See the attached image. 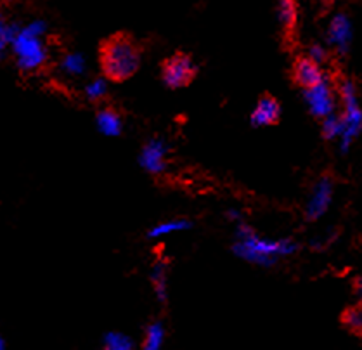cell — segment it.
<instances>
[{
	"label": "cell",
	"mask_w": 362,
	"mask_h": 350,
	"mask_svg": "<svg viewBox=\"0 0 362 350\" xmlns=\"http://www.w3.org/2000/svg\"><path fill=\"white\" fill-rule=\"evenodd\" d=\"M104 350H134V344L127 334L110 333L104 340Z\"/></svg>",
	"instance_id": "18"
},
{
	"label": "cell",
	"mask_w": 362,
	"mask_h": 350,
	"mask_svg": "<svg viewBox=\"0 0 362 350\" xmlns=\"http://www.w3.org/2000/svg\"><path fill=\"white\" fill-rule=\"evenodd\" d=\"M191 228V224L187 221H170V222H163V224L156 226L149 231V238H160L165 236V234L175 233V231H182Z\"/></svg>",
	"instance_id": "19"
},
{
	"label": "cell",
	"mask_w": 362,
	"mask_h": 350,
	"mask_svg": "<svg viewBox=\"0 0 362 350\" xmlns=\"http://www.w3.org/2000/svg\"><path fill=\"white\" fill-rule=\"evenodd\" d=\"M338 95L344 105V113H341V122H344V134L340 137V151L346 155L352 148L354 141L362 134V107L357 98L356 83L346 76H340L334 83Z\"/></svg>",
	"instance_id": "4"
},
{
	"label": "cell",
	"mask_w": 362,
	"mask_h": 350,
	"mask_svg": "<svg viewBox=\"0 0 362 350\" xmlns=\"http://www.w3.org/2000/svg\"><path fill=\"white\" fill-rule=\"evenodd\" d=\"M165 340V329L160 322H153L146 332L144 350H161Z\"/></svg>",
	"instance_id": "17"
},
{
	"label": "cell",
	"mask_w": 362,
	"mask_h": 350,
	"mask_svg": "<svg viewBox=\"0 0 362 350\" xmlns=\"http://www.w3.org/2000/svg\"><path fill=\"white\" fill-rule=\"evenodd\" d=\"M198 75V66L187 52H175L161 64V78L168 88L187 87Z\"/></svg>",
	"instance_id": "5"
},
{
	"label": "cell",
	"mask_w": 362,
	"mask_h": 350,
	"mask_svg": "<svg viewBox=\"0 0 362 350\" xmlns=\"http://www.w3.org/2000/svg\"><path fill=\"white\" fill-rule=\"evenodd\" d=\"M63 68L68 73L78 75V73H82L83 68H86V63H83V59L80 54H68L63 61Z\"/></svg>",
	"instance_id": "20"
},
{
	"label": "cell",
	"mask_w": 362,
	"mask_h": 350,
	"mask_svg": "<svg viewBox=\"0 0 362 350\" xmlns=\"http://www.w3.org/2000/svg\"><path fill=\"white\" fill-rule=\"evenodd\" d=\"M291 76L293 82L303 91L317 86L319 82L325 80V71L321 70L319 64H315L309 56H298L293 61V68H291Z\"/></svg>",
	"instance_id": "10"
},
{
	"label": "cell",
	"mask_w": 362,
	"mask_h": 350,
	"mask_svg": "<svg viewBox=\"0 0 362 350\" xmlns=\"http://www.w3.org/2000/svg\"><path fill=\"white\" fill-rule=\"evenodd\" d=\"M168 146L161 139H153L144 146L141 153V165L151 174H161L167 168Z\"/></svg>",
	"instance_id": "11"
},
{
	"label": "cell",
	"mask_w": 362,
	"mask_h": 350,
	"mask_svg": "<svg viewBox=\"0 0 362 350\" xmlns=\"http://www.w3.org/2000/svg\"><path fill=\"white\" fill-rule=\"evenodd\" d=\"M153 286H155V291L158 298L161 302L167 300V262L163 260H158L155 264V271H153Z\"/></svg>",
	"instance_id": "15"
},
{
	"label": "cell",
	"mask_w": 362,
	"mask_h": 350,
	"mask_svg": "<svg viewBox=\"0 0 362 350\" xmlns=\"http://www.w3.org/2000/svg\"><path fill=\"white\" fill-rule=\"evenodd\" d=\"M354 293H356L357 298L361 300V305H362V278L354 279Z\"/></svg>",
	"instance_id": "23"
},
{
	"label": "cell",
	"mask_w": 362,
	"mask_h": 350,
	"mask_svg": "<svg viewBox=\"0 0 362 350\" xmlns=\"http://www.w3.org/2000/svg\"><path fill=\"white\" fill-rule=\"evenodd\" d=\"M326 42L331 51L345 57L350 52V44H352V21L345 13L334 14L331 19L328 32H326Z\"/></svg>",
	"instance_id": "8"
},
{
	"label": "cell",
	"mask_w": 362,
	"mask_h": 350,
	"mask_svg": "<svg viewBox=\"0 0 362 350\" xmlns=\"http://www.w3.org/2000/svg\"><path fill=\"white\" fill-rule=\"evenodd\" d=\"M333 193H334V180L329 174H325L321 179L315 182L314 189H312L309 203L305 206V218L307 221L314 222L319 221L321 217H325V214L328 211L333 202Z\"/></svg>",
	"instance_id": "7"
},
{
	"label": "cell",
	"mask_w": 362,
	"mask_h": 350,
	"mask_svg": "<svg viewBox=\"0 0 362 350\" xmlns=\"http://www.w3.org/2000/svg\"><path fill=\"white\" fill-rule=\"evenodd\" d=\"M303 99H305L312 117L325 120L326 117L334 115V110H337V92L333 88V80L329 76H325V80L319 82L317 86L303 91Z\"/></svg>",
	"instance_id": "6"
},
{
	"label": "cell",
	"mask_w": 362,
	"mask_h": 350,
	"mask_svg": "<svg viewBox=\"0 0 362 350\" xmlns=\"http://www.w3.org/2000/svg\"><path fill=\"white\" fill-rule=\"evenodd\" d=\"M321 134L322 137H325V141L340 139L341 134H344V122H341V117H337V115L326 117L321 123Z\"/></svg>",
	"instance_id": "14"
},
{
	"label": "cell",
	"mask_w": 362,
	"mask_h": 350,
	"mask_svg": "<svg viewBox=\"0 0 362 350\" xmlns=\"http://www.w3.org/2000/svg\"><path fill=\"white\" fill-rule=\"evenodd\" d=\"M141 44L127 32H117L106 37L99 45L101 71L111 82H125L141 68Z\"/></svg>",
	"instance_id": "1"
},
{
	"label": "cell",
	"mask_w": 362,
	"mask_h": 350,
	"mask_svg": "<svg viewBox=\"0 0 362 350\" xmlns=\"http://www.w3.org/2000/svg\"><path fill=\"white\" fill-rule=\"evenodd\" d=\"M0 350H6V349H4V342L2 340H0Z\"/></svg>",
	"instance_id": "27"
},
{
	"label": "cell",
	"mask_w": 362,
	"mask_h": 350,
	"mask_svg": "<svg viewBox=\"0 0 362 350\" xmlns=\"http://www.w3.org/2000/svg\"><path fill=\"white\" fill-rule=\"evenodd\" d=\"M281 118L279 101L271 94H264L257 103L255 110L252 111V125L253 127H269L276 125Z\"/></svg>",
	"instance_id": "12"
},
{
	"label": "cell",
	"mask_w": 362,
	"mask_h": 350,
	"mask_svg": "<svg viewBox=\"0 0 362 350\" xmlns=\"http://www.w3.org/2000/svg\"><path fill=\"white\" fill-rule=\"evenodd\" d=\"M307 56H309L315 64H319V66L325 63H328V59H329L328 49L321 44H312L309 47V51H307Z\"/></svg>",
	"instance_id": "21"
},
{
	"label": "cell",
	"mask_w": 362,
	"mask_h": 350,
	"mask_svg": "<svg viewBox=\"0 0 362 350\" xmlns=\"http://www.w3.org/2000/svg\"><path fill=\"white\" fill-rule=\"evenodd\" d=\"M298 0H277V19L286 47H295L298 37Z\"/></svg>",
	"instance_id": "9"
},
{
	"label": "cell",
	"mask_w": 362,
	"mask_h": 350,
	"mask_svg": "<svg viewBox=\"0 0 362 350\" xmlns=\"http://www.w3.org/2000/svg\"><path fill=\"white\" fill-rule=\"evenodd\" d=\"M7 2H13V0H7Z\"/></svg>",
	"instance_id": "28"
},
{
	"label": "cell",
	"mask_w": 362,
	"mask_h": 350,
	"mask_svg": "<svg viewBox=\"0 0 362 350\" xmlns=\"http://www.w3.org/2000/svg\"><path fill=\"white\" fill-rule=\"evenodd\" d=\"M322 2H325V6L329 7V6H333V4L337 2V0H322Z\"/></svg>",
	"instance_id": "26"
},
{
	"label": "cell",
	"mask_w": 362,
	"mask_h": 350,
	"mask_svg": "<svg viewBox=\"0 0 362 350\" xmlns=\"http://www.w3.org/2000/svg\"><path fill=\"white\" fill-rule=\"evenodd\" d=\"M86 94L87 98L90 99V101H101V99L106 95V83H104V80H94V82H90L86 88Z\"/></svg>",
	"instance_id": "22"
},
{
	"label": "cell",
	"mask_w": 362,
	"mask_h": 350,
	"mask_svg": "<svg viewBox=\"0 0 362 350\" xmlns=\"http://www.w3.org/2000/svg\"><path fill=\"white\" fill-rule=\"evenodd\" d=\"M7 30H9V23H7L2 14H0V35L7 38ZM7 42H9V38H7Z\"/></svg>",
	"instance_id": "24"
},
{
	"label": "cell",
	"mask_w": 362,
	"mask_h": 350,
	"mask_svg": "<svg viewBox=\"0 0 362 350\" xmlns=\"http://www.w3.org/2000/svg\"><path fill=\"white\" fill-rule=\"evenodd\" d=\"M341 322L352 333L362 334V305H354L341 314Z\"/></svg>",
	"instance_id": "16"
},
{
	"label": "cell",
	"mask_w": 362,
	"mask_h": 350,
	"mask_svg": "<svg viewBox=\"0 0 362 350\" xmlns=\"http://www.w3.org/2000/svg\"><path fill=\"white\" fill-rule=\"evenodd\" d=\"M236 238L238 241L234 245V253L248 262L264 265V267L276 264L279 257L293 255L300 248L293 240L276 241L262 238L246 224H240Z\"/></svg>",
	"instance_id": "2"
},
{
	"label": "cell",
	"mask_w": 362,
	"mask_h": 350,
	"mask_svg": "<svg viewBox=\"0 0 362 350\" xmlns=\"http://www.w3.org/2000/svg\"><path fill=\"white\" fill-rule=\"evenodd\" d=\"M98 127L99 130L104 134V136H118L122 132V117L113 106H106L101 107L98 111Z\"/></svg>",
	"instance_id": "13"
},
{
	"label": "cell",
	"mask_w": 362,
	"mask_h": 350,
	"mask_svg": "<svg viewBox=\"0 0 362 350\" xmlns=\"http://www.w3.org/2000/svg\"><path fill=\"white\" fill-rule=\"evenodd\" d=\"M45 33V25L42 21H33L28 26L21 28L13 44L14 56L18 59V66L23 71H37L47 61V51L42 42V35Z\"/></svg>",
	"instance_id": "3"
},
{
	"label": "cell",
	"mask_w": 362,
	"mask_h": 350,
	"mask_svg": "<svg viewBox=\"0 0 362 350\" xmlns=\"http://www.w3.org/2000/svg\"><path fill=\"white\" fill-rule=\"evenodd\" d=\"M7 44H9V42H7V38L0 35V57H2L4 51H6V45H7Z\"/></svg>",
	"instance_id": "25"
}]
</instances>
